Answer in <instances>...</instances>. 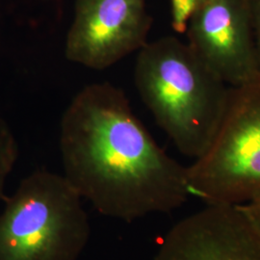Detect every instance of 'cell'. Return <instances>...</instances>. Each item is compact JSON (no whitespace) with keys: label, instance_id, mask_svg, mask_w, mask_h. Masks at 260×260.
Listing matches in <instances>:
<instances>
[{"label":"cell","instance_id":"cell-3","mask_svg":"<svg viewBox=\"0 0 260 260\" xmlns=\"http://www.w3.org/2000/svg\"><path fill=\"white\" fill-rule=\"evenodd\" d=\"M0 260H77L91 237L83 199L64 175L37 170L4 199Z\"/></svg>","mask_w":260,"mask_h":260},{"label":"cell","instance_id":"cell-5","mask_svg":"<svg viewBox=\"0 0 260 260\" xmlns=\"http://www.w3.org/2000/svg\"><path fill=\"white\" fill-rule=\"evenodd\" d=\"M151 23L146 0H75L66 57L89 69H107L147 45Z\"/></svg>","mask_w":260,"mask_h":260},{"label":"cell","instance_id":"cell-9","mask_svg":"<svg viewBox=\"0 0 260 260\" xmlns=\"http://www.w3.org/2000/svg\"><path fill=\"white\" fill-rule=\"evenodd\" d=\"M203 0H171L172 25L177 33H185L187 23Z\"/></svg>","mask_w":260,"mask_h":260},{"label":"cell","instance_id":"cell-7","mask_svg":"<svg viewBox=\"0 0 260 260\" xmlns=\"http://www.w3.org/2000/svg\"><path fill=\"white\" fill-rule=\"evenodd\" d=\"M152 260H260V230L241 206L206 205L168 232Z\"/></svg>","mask_w":260,"mask_h":260},{"label":"cell","instance_id":"cell-8","mask_svg":"<svg viewBox=\"0 0 260 260\" xmlns=\"http://www.w3.org/2000/svg\"><path fill=\"white\" fill-rule=\"evenodd\" d=\"M19 157V145L9 124L0 116V203L5 199V187Z\"/></svg>","mask_w":260,"mask_h":260},{"label":"cell","instance_id":"cell-2","mask_svg":"<svg viewBox=\"0 0 260 260\" xmlns=\"http://www.w3.org/2000/svg\"><path fill=\"white\" fill-rule=\"evenodd\" d=\"M134 81L142 101L178 151L194 160L210 147L232 87L215 75L187 43L173 36L138 51Z\"/></svg>","mask_w":260,"mask_h":260},{"label":"cell","instance_id":"cell-4","mask_svg":"<svg viewBox=\"0 0 260 260\" xmlns=\"http://www.w3.org/2000/svg\"><path fill=\"white\" fill-rule=\"evenodd\" d=\"M191 195L208 205L242 206L260 199V75L232 87L210 147L187 167Z\"/></svg>","mask_w":260,"mask_h":260},{"label":"cell","instance_id":"cell-6","mask_svg":"<svg viewBox=\"0 0 260 260\" xmlns=\"http://www.w3.org/2000/svg\"><path fill=\"white\" fill-rule=\"evenodd\" d=\"M189 47L231 87L260 75L251 0H203L186 27Z\"/></svg>","mask_w":260,"mask_h":260},{"label":"cell","instance_id":"cell-11","mask_svg":"<svg viewBox=\"0 0 260 260\" xmlns=\"http://www.w3.org/2000/svg\"><path fill=\"white\" fill-rule=\"evenodd\" d=\"M241 207L260 230V199L252 202L251 204L242 205Z\"/></svg>","mask_w":260,"mask_h":260},{"label":"cell","instance_id":"cell-10","mask_svg":"<svg viewBox=\"0 0 260 260\" xmlns=\"http://www.w3.org/2000/svg\"><path fill=\"white\" fill-rule=\"evenodd\" d=\"M251 9H252L254 42H255L256 53H257L260 66V0H251Z\"/></svg>","mask_w":260,"mask_h":260},{"label":"cell","instance_id":"cell-1","mask_svg":"<svg viewBox=\"0 0 260 260\" xmlns=\"http://www.w3.org/2000/svg\"><path fill=\"white\" fill-rule=\"evenodd\" d=\"M64 177L102 215L126 223L171 213L191 195L187 167L158 146L110 83L86 86L62 117Z\"/></svg>","mask_w":260,"mask_h":260}]
</instances>
